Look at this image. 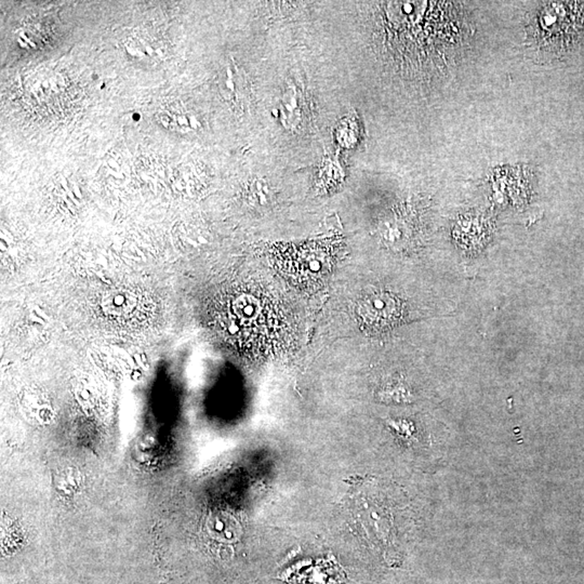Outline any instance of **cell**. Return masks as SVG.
Instances as JSON below:
<instances>
[{
	"mask_svg": "<svg viewBox=\"0 0 584 584\" xmlns=\"http://www.w3.org/2000/svg\"><path fill=\"white\" fill-rule=\"evenodd\" d=\"M545 5L540 7L531 25V35L537 45L551 51L563 50L584 35V22H578L584 20V15H579L584 9V3Z\"/></svg>",
	"mask_w": 584,
	"mask_h": 584,
	"instance_id": "1",
	"label": "cell"
},
{
	"mask_svg": "<svg viewBox=\"0 0 584 584\" xmlns=\"http://www.w3.org/2000/svg\"><path fill=\"white\" fill-rule=\"evenodd\" d=\"M357 315L361 323L373 331H386L400 321L403 305L388 292H373L358 302Z\"/></svg>",
	"mask_w": 584,
	"mask_h": 584,
	"instance_id": "2",
	"label": "cell"
},
{
	"mask_svg": "<svg viewBox=\"0 0 584 584\" xmlns=\"http://www.w3.org/2000/svg\"><path fill=\"white\" fill-rule=\"evenodd\" d=\"M305 97L301 88L294 82H289L279 97V113L281 124L290 131L300 129L305 120Z\"/></svg>",
	"mask_w": 584,
	"mask_h": 584,
	"instance_id": "3",
	"label": "cell"
},
{
	"mask_svg": "<svg viewBox=\"0 0 584 584\" xmlns=\"http://www.w3.org/2000/svg\"><path fill=\"white\" fill-rule=\"evenodd\" d=\"M225 72L227 79L224 82V87L227 91L223 93L224 97L241 104L244 100L243 93L247 90L246 75L234 62L232 65L229 64Z\"/></svg>",
	"mask_w": 584,
	"mask_h": 584,
	"instance_id": "4",
	"label": "cell"
},
{
	"mask_svg": "<svg viewBox=\"0 0 584 584\" xmlns=\"http://www.w3.org/2000/svg\"><path fill=\"white\" fill-rule=\"evenodd\" d=\"M109 164H110L111 167H113V168H115V169H116L117 171H120V164H117V162H115L114 160H109Z\"/></svg>",
	"mask_w": 584,
	"mask_h": 584,
	"instance_id": "5",
	"label": "cell"
},
{
	"mask_svg": "<svg viewBox=\"0 0 584 584\" xmlns=\"http://www.w3.org/2000/svg\"><path fill=\"white\" fill-rule=\"evenodd\" d=\"M107 170H109V171H110L111 174H113V176H115V177L118 178V179H122V172H117V173H116V172L111 171L110 168H109V169H107Z\"/></svg>",
	"mask_w": 584,
	"mask_h": 584,
	"instance_id": "6",
	"label": "cell"
},
{
	"mask_svg": "<svg viewBox=\"0 0 584 584\" xmlns=\"http://www.w3.org/2000/svg\"><path fill=\"white\" fill-rule=\"evenodd\" d=\"M74 189H75V193H76V196L82 197V195H80V193H79V189H78V187H77V185H76V183H74Z\"/></svg>",
	"mask_w": 584,
	"mask_h": 584,
	"instance_id": "7",
	"label": "cell"
},
{
	"mask_svg": "<svg viewBox=\"0 0 584 584\" xmlns=\"http://www.w3.org/2000/svg\"><path fill=\"white\" fill-rule=\"evenodd\" d=\"M147 53H149V55H152L153 50H151V47H149V46H147Z\"/></svg>",
	"mask_w": 584,
	"mask_h": 584,
	"instance_id": "8",
	"label": "cell"
},
{
	"mask_svg": "<svg viewBox=\"0 0 584 584\" xmlns=\"http://www.w3.org/2000/svg\"><path fill=\"white\" fill-rule=\"evenodd\" d=\"M19 44H20V45L22 46V47H26V45H25V44L23 43L22 40H21V39H19Z\"/></svg>",
	"mask_w": 584,
	"mask_h": 584,
	"instance_id": "9",
	"label": "cell"
},
{
	"mask_svg": "<svg viewBox=\"0 0 584 584\" xmlns=\"http://www.w3.org/2000/svg\"><path fill=\"white\" fill-rule=\"evenodd\" d=\"M139 117H140L139 115H135V116H133V120H140Z\"/></svg>",
	"mask_w": 584,
	"mask_h": 584,
	"instance_id": "10",
	"label": "cell"
},
{
	"mask_svg": "<svg viewBox=\"0 0 584 584\" xmlns=\"http://www.w3.org/2000/svg\"><path fill=\"white\" fill-rule=\"evenodd\" d=\"M46 82H44V87L47 88L48 85H47V84H46Z\"/></svg>",
	"mask_w": 584,
	"mask_h": 584,
	"instance_id": "11",
	"label": "cell"
}]
</instances>
